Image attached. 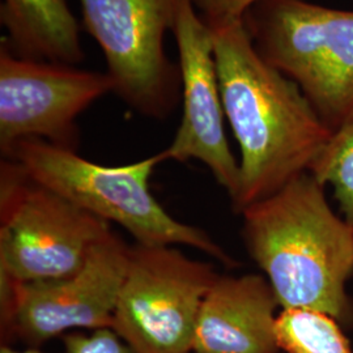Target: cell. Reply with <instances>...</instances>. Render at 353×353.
Returning a JSON list of instances; mask_svg holds the SVG:
<instances>
[{"instance_id": "8fae6325", "label": "cell", "mask_w": 353, "mask_h": 353, "mask_svg": "<svg viewBox=\"0 0 353 353\" xmlns=\"http://www.w3.org/2000/svg\"><path fill=\"white\" fill-rule=\"evenodd\" d=\"M275 290L265 275H219L202 303L192 353H280Z\"/></svg>"}, {"instance_id": "5b68a950", "label": "cell", "mask_w": 353, "mask_h": 353, "mask_svg": "<svg viewBox=\"0 0 353 353\" xmlns=\"http://www.w3.org/2000/svg\"><path fill=\"white\" fill-rule=\"evenodd\" d=\"M110 224L42 186L10 159L0 163V279L26 283L79 271Z\"/></svg>"}, {"instance_id": "6da1fadb", "label": "cell", "mask_w": 353, "mask_h": 353, "mask_svg": "<svg viewBox=\"0 0 353 353\" xmlns=\"http://www.w3.org/2000/svg\"><path fill=\"white\" fill-rule=\"evenodd\" d=\"M225 118L241 151V214L307 173L332 131L299 85L265 63L243 19L208 26Z\"/></svg>"}, {"instance_id": "ba28073f", "label": "cell", "mask_w": 353, "mask_h": 353, "mask_svg": "<svg viewBox=\"0 0 353 353\" xmlns=\"http://www.w3.org/2000/svg\"><path fill=\"white\" fill-rule=\"evenodd\" d=\"M85 30L100 45L114 93L135 112L165 119L176 109L182 79L165 50L181 0H80Z\"/></svg>"}, {"instance_id": "4fadbf2b", "label": "cell", "mask_w": 353, "mask_h": 353, "mask_svg": "<svg viewBox=\"0 0 353 353\" xmlns=\"http://www.w3.org/2000/svg\"><path fill=\"white\" fill-rule=\"evenodd\" d=\"M276 338L285 353H353L341 323L314 309H281L276 319Z\"/></svg>"}, {"instance_id": "7a4b0ae2", "label": "cell", "mask_w": 353, "mask_h": 353, "mask_svg": "<svg viewBox=\"0 0 353 353\" xmlns=\"http://www.w3.org/2000/svg\"><path fill=\"white\" fill-rule=\"evenodd\" d=\"M309 172L246 207L242 234L281 309H314L353 325L347 281L353 274V227L330 207Z\"/></svg>"}, {"instance_id": "52a82bcc", "label": "cell", "mask_w": 353, "mask_h": 353, "mask_svg": "<svg viewBox=\"0 0 353 353\" xmlns=\"http://www.w3.org/2000/svg\"><path fill=\"white\" fill-rule=\"evenodd\" d=\"M219 274L174 246H130L112 330L135 353H192L203 301Z\"/></svg>"}, {"instance_id": "e0dca14e", "label": "cell", "mask_w": 353, "mask_h": 353, "mask_svg": "<svg viewBox=\"0 0 353 353\" xmlns=\"http://www.w3.org/2000/svg\"><path fill=\"white\" fill-rule=\"evenodd\" d=\"M0 353H46L43 352L41 348H34V347H26L24 350H17L12 347L11 344H1L0 347Z\"/></svg>"}, {"instance_id": "2e32d148", "label": "cell", "mask_w": 353, "mask_h": 353, "mask_svg": "<svg viewBox=\"0 0 353 353\" xmlns=\"http://www.w3.org/2000/svg\"><path fill=\"white\" fill-rule=\"evenodd\" d=\"M256 1L258 0H192L207 26L243 19L245 13Z\"/></svg>"}, {"instance_id": "8992f818", "label": "cell", "mask_w": 353, "mask_h": 353, "mask_svg": "<svg viewBox=\"0 0 353 353\" xmlns=\"http://www.w3.org/2000/svg\"><path fill=\"white\" fill-rule=\"evenodd\" d=\"M128 254L130 246L110 230L70 276L26 283L0 279L3 344L41 348L70 332L112 328Z\"/></svg>"}, {"instance_id": "3957f363", "label": "cell", "mask_w": 353, "mask_h": 353, "mask_svg": "<svg viewBox=\"0 0 353 353\" xmlns=\"http://www.w3.org/2000/svg\"><path fill=\"white\" fill-rule=\"evenodd\" d=\"M3 159L16 161L32 179L81 210L121 225L139 245L188 246L229 268L239 265L205 230L176 220L152 195L150 179L166 161L164 151L132 164L105 166L45 140L26 139Z\"/></svg>"}, {"instance_id": "9c48e42d", "label": "cell", "mask_w": 353, "mask_h": 353, "mask_svg": "<svg viewBox=\"0 0 353 353\" xmlns=\"http://www.w3.org/2000/svg\"><path fill=\"white\" fill-rule=\"evenodd\" d=\"M114 93L108 72L17 58L0 42V151L6 156L26 139H41L77 152L76 119L102 96Z\"/></svg>"}, {"instance_id": "277c9868", "label": "cell", "mask_w": 353, "mask_h": 353, "mask_svg": "<svg viewBox=\"0 0 353 353\" xmlns=\"http://www.w3.org/2000/svg\"><path fill=\"white\" fill-rule=\"evenodd\" d=\"M243 23L265 63L299 85L332 132L353 121V11L258 0Z\"/></svg>"}, {"instance_id": "7c38bea8", "label": "cell", "mask_w": 353, "mask_h": 353, "mask_svg": "<svg viewBox=\"0 0 353 353\" xmlns=\"http://www.w3.org/2000/svg\"><path fill=\"white\" fill-rule=\"evenodd\" d=\"M0 23L17 58L67 65L84 61L80 26L67 0H3Z\"/></svg>"}, {"instance_id": "30bf717a", "label": "cell", "mask_w": 353, "mask_h": 353, "mask_svg": "<svg viewBox=\"0 0 353 353\" xmlns=\"http://www.w3.org/2000/svg\"><path fill=\"white\" fill-rule=\"evenodd\" d=\"M172 32L179 55L183 114L165 157L201 161L232 201L240 188V164L225 135L212 32L192 0H181Z\"/></svg>"}, {"instance_id": "9a60e30c", "label": "cell", "mask_w": 353, "mask_h": 353, "mask_svg": "<svg viewBox=\"0 0 353 353\" xmlns=\"http://www.w3.org/2000/svg\"><path fill=\"white\" fill-rule=\"evenodd\" d=\"M62 341L64 353H135L112 328L70 332Z\"/></svg>"}, {"instance_id": "5bb4252c", "label": "cell", "mask_w": 353, "mask_h": 353, "mask_svg": "<svg viewBox=\"0 0 353 353\" xmlns=\"http://www.w3.org/2000/svg\"><path fill=\"white\" fill-rule=\"evenodd\" d=\"M309 173L332 186L343 219L353 227V121L332 132Z\"/></svg>"}]
</instances>
